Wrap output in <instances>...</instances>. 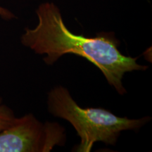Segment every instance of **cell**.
Instances as JSON below:
<instances>
[{
  "mask_svg": "<svg viewBox=\"0 0 152 152\" xmlns=\"http://www.w3.org/2000/svg\"><path fill=\"white\" fill-rule=\"evenodd\" d=\"M47 109L54 116L68 121L75 128L80 140L73 150L76 152H90L97 142L115 145L122 131L138 130L151 120L149 116L140 119L118 117L101 108H82L68 89L61 85L49 92Z\"/></svg>",
  "mask_w": 152,
  "mask_h": 152,
  "instance_id": "2",
  "label": "cell"
},
{
  "mask_svg": "<svg viewBox=\"0 0 152 152\" xmlns=\"http://www.w3.org/2000/svg\"><path fill=\"white\" fill-rule=\"evenodd\" d=\"M36 14L37 26L32 29L26 28L20 42L35 54H46L43 61L47 65H53L68 54L83 57L97 67L109 85L121 95L127 92L123 85L125 74L148 68L139 64L137 58L126 56L120 52L121 42L114 33L102 32L94 37L72 33L64 21L60 9L54 3H42Z\"/></svg>",
  "mask_w": 152,
  "mask_h": 152,
  "instance_id": "1",
  "label": "cell"
},
{
  "mask_svg": "<svg viewBox=\"0 0 152 152\" xmlns=\"http://www.w3.org/2000/svg\"><path fill=\"white\" fill-rule=\"evenodd\" d=\"M0 16L5 19H11L14 17L12 13L1 7H0Z\"/></svg>",
  "mask_w": 152,
  "mask_h": 152,
  "instance_id": "5",
  "label": "cell"
},
{
  "mask_svg": "<svg viewBox=\"0 0 152 152\" xmlns=\"http://www.w3.org/2000/svg\"><path fill=\"white\" fill-rule=\"evenodd\" d=\"M16 118L14 111L4 104L2 98L0 97V132L12 125Z\"/></svg>",
  "mask_w": 152,
  "mask_h": 152,
  "instance_id": "4",
  "label": "cell"
},
{
  "mask_svg": "<svg viewBox=\"0 0 152 152\" xmlns=\"http://www.w3.org/2000/svg\"><path fill=\"white\" fill-rule=\"evenodd\" d=\"M66 129L56 122L39 121L33 113L17 118L0 132V152H49L64 146Z\"/></svg>",
  "mask_w": 152,
  "mask_h": 152,
  "instance_id": "3",
  "label": "cell"
}]
</instances>
